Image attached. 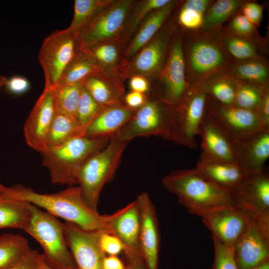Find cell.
<instances>
[{"label":"cell","mask_w":269,"mask_h":269,"mask_svg":"<svg viewBox=\"0 0 269 269\" xmlns=\"http://www.w3.org/2000/svg\"><path fill=\"white\" fill-rule=\"evenodd\" d=\"M135 111L124 102L105 107L88 126L84 135L95 137L111 136L131 120Z\"/></svg>","instance_id":"cell-26"},{"label":"cell","mask_w":269,"mask_h":269,"mask_svg":"<svg viewBox=\"0 0 269 269\" xmlns=\"http://www.w3.org/2000/svg\"><path fill=\"white\" fill-rule=\"evenodd\" d=\"M206 113L231 137L236 139L264 129L258 113L234 105H225L208 95Z\"/></svg>","instance_id":"cell-11"},{"label":"cell","mask_w":269,"mask_h":269,"mask_svg":"<svg viewBox=\"0 0 269 269\" xmlns=\"http://www.w3.org/2000/svg\"><path fill=\"white\" fill-rule=\"evenodd\" d=\"M104 108L93 98L83 85L76 116V122L81 135H84L87 128Z\"/></svg>","instance_id":"cell-38"},{"label":"cell","mask_w":269,"mask_h":269,"mask_svg":"<svg viewBox=\"0 0 269 269\" xmlns=\"http://www.w3.org/2000/svg\"><path fill=\"white\" fill-rule=\"evenodd\" d=\"M212 236L224 245L233 248L236 242L251 222L236 206H227L212 210L200 216Z\"/></svg>","instance_id":"cell-14"},{"label":"cell","mask_w":269,"mask_h":269,"mask_svg":"<svg viewBox=\"0 0 269 269\" xmlns=\"http://www.w3.org/2000/svg\"><path fill=\"white\" fill-rule=\"evenodd\" d=\"M162 79L163 90L159 98L175 107L188 90L185 77L183 51L179 37H177L171 45Z\"/></svg>","instance_id":"cell-21"},{"label":"cell","mask_w":269,"mask_h":269,"mask_svg":"<svg viewBox=\"0 0 269 269\" xmlns=\"http://www.w3.org/2000/svg\"><path fill=\"white\" fill-rule=\"evenodd\" d=\"M42 260V254L29 248L20 261L9 269H40Z\"/></svg>","instance_id":"cell-44"},{"label":"cell","mask_w":269,"mask_h":269,"mask_svg":"<svg viewBox=\"0 0 269 269\" xmlns=\"http://www.w3.org/2000/svg\"><path fill=\"white\" fill-rule=\"evenodd\" d=\"M134 0H113L100 10L80 31L78 45L89 44L121 38Z\"/></svg>","instance_id":"cell-9"},{"label":"cell","mask_w":269,"mask_h":269,"mask_svg":"<svg viewBox=\"0 0 269 269\" xmlns=\"http://www.w3.org/2000/svg\"><path fill=\"white\" fill-rule=\"evenodd\" d=\"M230 27L233 33L247 38L255 33V25L243 14L236 15L231 21Z\"/></svg>","instance_id":"cell-43"},{"label":"cell","mask_w":269,"mask_h":269,"mask_svg":"<svg viewBox=\"0 0 269 269\" xmlns=\"http://www.w3.org/2000/svg\"><path fill=\"white\" fill-rule=\"evenodd\" d=\"M31 211L30 222L24 231L40 245L45 263L53 269H77L66 242L63 223L32 204Z\"/></svg>","instance_id":"cell-6"},{"label":"cell","mask_w":269,"mask_h":269,"mask_svg":"<svg viewBox=\"0 0 269 269\" xmlns=\"http://www.w3.org/2000/svg\"><path fill=\"white\" fill-rule=\"evenodd\" d=\"M225 50L209 38L200 37L192 43L188 52V65L197 85L206 77L227 66L229 58Z\"/></svg>","instance_id":"cell-16"},{"label":"cell","mask_w":269,"mask_h":269,"mask_svg":"<svg viewBox=\"0 0 269 269\" xmlns=\"http://www.w3.org/2000/svg\"><path fill=\"white\" fill-rule=\"evenodd\" d=\"M235 82L236 90L233 105L257 112L267 86L239 80Z\"/></svg>","instance_id":"cell-35"},{"label":"cell","mask_w":269,"mask_h":269,"mask_svg":"<svg viewBox=\"0 0 269 269\" xmlns=\"http://www.w3.org/2000/svg\"><path fill=\"white\" fill-rule=\"evenodd\" d=\"M103 269H127V266L118 256L106 255L103 263Z\"/></svg>","instance_id":"cell-52"},{"label":"cell","mask_w":269,"mask_h":269,"mask_svg":"<svg viewBox=\"0 0 269 269\" xmlns=\"http://www.w3.org/2000/svg\"><path fill=\"white\" fill-rule=\"evenodd\" d=\"M257 113L265 127L269 129V92L268 88L265 90Z\"/></svg>","instance_id":"cell-49"},{"label":"cell","mask_w":269,"mask_h":269,"mask_svg":"<svg viewBox=\"0 0 269 269\" xmlns=\"http://www.w3.org/2000/svg\"><path fill=\"white\" fill-rule=\"evenodd\" d=\"M99 245L106 255L118 256L125 250L123 244L117 237L106 232H100Z\"/></svg>","instance_id":"cell-42"},{"label":"cell","mask_w":269,"mask_h":269,"mask_svg":"<svg viewBox=\"0 0 269 269\" xmlns=\"http://www.w3.org/2000/svg\"><path fill=\"white\" fill-rule=\"evenodd\" d=\"M171 31L170 27L161 29L134 55L125 61L120 72V79L124 82L134 75L147 78L155 75L162 66Z\"/></svg>","instance_id":"cell-12"},{"label":"cell","mask_w":269,"mask_h":269,"mask_svg":"<svg viewBox=\"0 0 269 269\" xmlns=\"http://www.w3.org/2000/svg\"><path fill=\"white\" fill-rule=\"evenodd\" d=\"M135 200L140 214L141 257L147 269H158L160 237L155 208L146 192L139 194Z\"/></svg>","instance_id":"cell-15"},{"label":"cell","mask_w":269,"mask_h":269,"mask_svg":"<svg viewBox=\"0 0 269 269\" xmlns=\"http://www.w3.org/2000/svg\"><path fill=\"white\" fill-rule=\"evenodd\" d=\"M139 230L140 214L136 200L114 214L107 215L106 232L121 241L125 247L123 253L126 260L141 257Z\"/></svg>","instance_id":"cell-17"},{"label":"cell","mask_w":269,"mask_h":269,"mask_svg":"<svg viewBox=\"0 0 269 269\" xmlns=\"http://www.w3.org/2000/svg\"><path fill=\"white\" fill-rule=\"evenodd\" d=\"M236 205L269 236V176L266 170L246 173L233 190Z\"/></svg>","instance_id":"cell-7"},{"label":"cell","mask_w":269,"mask_h":269,"mask_svg":"<svg viewBox=\"0 0 269 269\" xmlns=\"http://www.w3.org/2000/svg\"><path fill=\"white\" fill-rule=\"evenodd\" d=\"M241 2L237 0L216 1L204 15L202 25L206 28L218 25L236 11Z\"/></svg>","instance_id":"cell-40"},{"label":"cell","mask_w":269,"mask_h":269,"mask_svg":"<svg viewBox=\"0 0 269 269\" xmlns=\"http://www.w3.org/2000/svg\"><path fill=\"white\" fill-rule=\"evenodd\" d=\"M55 114L53 89L44 87L23 127L26 143L40 153L46 149V136Z\"/></svg>","instance_id":"cell-18"},{"label":"cell","mask_w":269,"mask_h":269,"mask_svg":"<svg viewBox=\"0 0 269 269\" xmlns=\"http://www.w3.org/2000/svg\"><path fill=\"white\" fill-rule=\"evenodd\" d=\"M253 269H269V261H267Z\"/></svg>","instance_id":"cell-54"},{"label":"cell","mask_w":269,"mask_h":269,"mask_svg":"<svg viewBox=\"0 0 269 269\" xmlns=\"http://www.w3.org/2000/svg\"><path fill=\"white\" fill-rule=\"evenodd\" d=\"M170 1V0H135L128 15L121 37L126 45L145 17L151 12L164 6Z\"/></svg>","instance_id":"cell-32"},{"label":"cell","mask_w":269,"mask_h":269,"mask_svg":"<svg viewBox=\"0 0 269 269\" xmlns=\"http://www.w3.org/2000/svg\"><path fill=\"white\" fill-rule=\"evenodd\" d=\"M7 78L2 75L0 76V88L2 86H5L7 81Z\"/></svg>","instance_id":"cell-55"},{"label":"cell","mask_w":269,"mask_h":269,"mask_svg":"<svg viewBox=\"0 0 269 269\" xmlns=\"http://www.w3.org/2000/svg\"><path fill=\"white\" fill-rule=\"evenodd\" d=\"M199 135L202 152L199 158L235 162L234 146L229 135L205 112Z\"/></svg>","instance_id":"cell-22"},{"label":"cell","mask_w":269,"mask_h":269,"mask_svg":"<svg viewBox=\"0 0 269 269\" xmlns=\"http://www.w3.org/2000/svg\"><path fill=\"white\" fill-rule=\"evenodd\" d=\"M196 173L220 186L234 190L246 173L235 162L199 158L192 169Z\"/></svg>","instance_id":"cell-25"},{"label":"cell","mask_w":269,"mask_h":269,"mask_svg":"<svg viewBox=\"0 0 269 269\" xmlns=\"http://www.w3.org/2000/svg\"><path fill=\"white\" fill-rule=\"evenodd\" d=\"M208 95L200 85L188 89L182 101L175 107V142L191 148L197 147L195 137L199 135L205 114Z\"/></svg>","instance_id":"cell-10"},{"label":"cell","mask_w":269,"mask_h":269,"mask_svg":"<svg viewBox=\"0 0 269 269\" xmlns=\"http://www.w3.org/2000/svg\"><path fill=\"white\" fill-rule=\"evenodd\" d=\"M242 11L243 15L255 26L258 25L262 18L263 8L257 3H246L243 5Z\"/></svg>","instance_id":"cell-47"},{"label":"cell","mask_w":269,"mask_h":269,"mask_svg":"<svg viewBox=\"0 0 269 269\" xmlns=\"http://www.w3.org/2000/svg\"><path fill=\"white\" fill-rule=\"evenodd\" d=\"M176 3V1L170 0L164 6L151 12L145 17L126 45L124 53L125 61L131 59L157 33L170 14Z\"/></svg>","instance_id":"cell-27"},{"label":"cell","mask_w":269,"mask_h":269,"mask_svg":"<svg viewBox=\"0 0 269 269\" xmlns=\"http://www.w3.org/2000/svg\"><path fill=\"white\" fill-rule=\"evenodd\" d=\"M83 85V81L76 84L58 85L53 89L55 112L76 121Z\"/></svg>","instance_id":"cell-31"},{"label":"cell","mask_w":269,"mask_h":269,"mask_svg":"<svg viewBox=\"0 0 269 269\" xmlns=\"http://www.w3.org/2000/svg\"><path fill=\"white\" fill-rule=\"evenodd\" d=\"M235 163L246 173L262 170L269 157V129L232 139Z\"/></svg>","instance_id":"cell-20"},{"label":"cell","mask_w":269,"mask_h":269,"mask_svg":"<svg viewBox=\"0 0 269 269\" xmlns=\"http://www.w3.org/2000/svg\"><path fill=\"white\" fill-rule=\"evenodd\" d=\"M77 36L67 28L53 31L44 40L38 54L43 68L45 88L54 89L74 57Z\"/></svg>","instance_id":"cell-8"},{"label":"cell","mask_w":269,"mask_h":269,"mask_svg":"<svg viewBox=\"0 0 269 269\" xmlns=\"http://www.w3.org/2000/svg\"><path fill=\"white\" fill-rule=\"evenodd\" d=\"M204 15L182 7L178 16L179 23L189 29H195L202 25Z\"/></svg>","instance_id":"cell-45"},{"label":"cell","mask_w":269,"mask_h":269,"mask_svg":"<svg viewBox=\"0 0 269 269\" xmlns=\"http://www.w3.org/2000/svg\"><path fill=\"white\" fill-rule=\"evenodd\" d=\"M233 72L240 81L261 86H267L269 77L267 66L257 59L244 61L233 68Z\"/></svg>","instance_id":"cell-36"},{"label":"cell","mask_w":269,"mask_h":269,"mask_svg":"<svg viewBox=\"0 0 269 269\" xmlns=\"http://www.w3.org/2000/svg\"><path fill=\"white\" fill-rule=\"evenodd\" d=\"M110 138L79 135L60 147L42 152V163L49 170L51 182L69 186L78 184V174L83 165L106 146Z\"/></svg>","instance_id":"cell-3"},{"label":"cell","mask_w":269,"mask_h":269,"mask_svg":"<svg viewBox=\"0 0 269 269\" xmlns=\"http://www.w3.org/2000/svg\"><path fill=\"white\" fill-rule=\"evenodd\" d=\"M4 189V188H3ZM32 204L0 193V229L13 228L24 231L32 216Z\"/></svg>","instance_id":"cell-28"},{"label":"cell","mask_w":269,"mask_h":269,"mask_svg":"<svg viewBox=\"0 0 269 269\" xmlns=\"http://www.w3.org/2000/svg\"><path fill=\"white\" fill-rule=\"evenodd\" d=\"M150 135L174 142L175 115V107L159 98L148 96L131 120L113 136L128 143L137 137Z\"/></svg>","instance_id":"cell-5"},{"label":"cell","mask_w":269,"mask_h":269,"mask_svg":"<svg viewBox=\"0 0 269 269\" xmlns=\"http://www.w3.org/2000/svg\"><path fill=\"white\" fill-rule=\"evenodd\" d=\"M79 135H82L76 121L55 112L46 136L45 150L60 147Z\"/></svg>","instance_id":"cell-30"},{"label":"cell","mask_w":269,"mask_h":269,"mask_svg":"<svg viewBox=\"0 0 269 269\" xmlns=\"http://www.w3.org/2000/svg\"><path fill=\"white\" fill-rule=\"evenodd\" d=\"M120 78L98 72L87 77L83 86L93 98L104 108L124 102L126 95Z\"/></svg>","instance_id":"cell-24"},{"label":"cell","mask_w":269,"mask_h":269,"mask_svg":"<svg viewBox=\"0 0 269 269\" xmlns=\"http://www.w3.org/2000/svg\"><path fill=\"white\" fill-rule=\"evenodd\" d=\"M4 186L2 187H0V193L3 190V188H4Z\"/></svg>","instance_id":"cell-57"},{"label":"cell","mask_w":269,"mask_h":269,"mask_svg":"<svg viewBox=\"0 0 269 269\" xmlns=\"http://www.w3.org/2000/svg\"><path fill=\"white\" fill-rule=\"evenodd\" d=\"M210 1L208 0H188L184 2L182 7L204 15Z\"/></svg>","instance_id":"cell-51"},{"label":"cell","mask_w":269,"mask_h":269,"mask_svg":"<svg viewBox=\"0 0 269 269\" xmlns=\"http://www.w3.org/2000/svg\"><path fill=\"white\" fill-rule=\"evenodd\" d=\"M127 142L111 136L108 144L83 165L77 176L81 195L88 206L98 211L101 192L113 178Z\"/></svg>","instance_id":"cell-4"},{"label":"cell","mask_w":269,"mask_h":269,"mask_svg":"<svg viewBox=\"0 0 269 269\" xmlns=\"http://www.w3.org/2000/svg\"><path fill=\"white\" fill-rule=\"evenodd\" d=\"M162 182L190 213L199 217L215 209L236 205L233 190L213 183L192 169L173 171Z\"/></svg>","instance_id":"cell-2"},{"label":"cell","mask_w":269,"mask_h":269,"mask_svg":"<svg viewBox=\"0 0 269 269\" xmlns=\"http://www.w3.org/2000/svg\"><path fill=\"white\" fill-rule=\"evenodd\" d=\"M113 0H75L71 23L67 28L77 37L95 14Z\"/></svg>","instance_id":"cell-34"},{"label":"cell","mask_w":269,"mask_h":269,"mask_svg":"<svg viewBox=\"0 0 269 269\" xmlns=\"http://www.w3.org/2000/svg\"><path fill=\"white\" fill-rule=\"evenodd\" d=\"M238 269H253L269 261V236L251 221L233 247Z\"/></svg>","instance_id":"cell-19"},{"label":"cell","mask_w":269,"mask_h":269,"mask_svg":"<svg viewBox=\"0 0 269 269\" xmlns=\"http://www.w3.org/2000/svg\"><path fill=\"white\" fill-rule=\"evenodd\" d=\"M214 258L211 269H238L234 257L233 248L228 247L212 236Z\"/></svg>","instance_id":"cell-41"},{"label":"cell","mask_w":269,"mask_h":269,"mask_svg":"<svg viewBox=\"0 0 269 269\" xmlns=\"http://www.w3.org/2000/svg\"><path fill=\"white\" fill-rule=\"evenodd\" d=\"M30 248L20 234L0 235V269H9L17 264Z\"/></svg>","instance_id":"cell-33"},{"label":"cell","mask_w":269,"mask_h":269,"mask_svg":"<svg viewBox=\"0 0 269 269\" xmlns=\"http://www.w3.org/2000/svg\"><path fill=\"white\" fill-rule=\"evenodd\" d=\"M130 87L132 91L146 94L149 89L147 78L141 75H134L130 78Z\"/></svg>","instance_id":"cell-50"},{"label":"cell","mask_w":269,"mask_h":269,"mask_svg":"<svg viewBox=\"0 0 269 269\" xmlns=\"http://www.w3.org/2000/svg\"><path fill=\"white\" fill-rule=\"evenodd\" d=\"M77 45L91 57L99 72L120 78L126 47L121 38Z\"/></svg>","instance_id":"cell-23"},{"label":"cell","mask_w":269,"mask_h":269,"mask_svg":"<svg viewBox=\"0 0 269 269\" xmlns=\"http://www.w3.org/2000/svg\"><path fill=\"white\" fill-rule=\"evenodd\" d=\"M127 269H147L141 257L128 260Z\"/></svg>","instance_id":"cell-53"},{"label":"cell","mask_w":269,"mask_h":269,"mask_svg":"<svg viewBox=\"0 0 269 269\" xmlns=\"http://www.w3.org/2000/svg\"><path fill=\"white\" fill-rule=\"evenodd\" d=\"M30 86L27 79L19 76H15L7 79L5 85L9 92L15 95L25 93L28 90Z\"/></svg>","instance_id":"cell-46"},{"label":"cell","mask_w":269,"mask_h":269,"mask_svg":"<svg viewBox=\"0 0 269 269\" xmlns=\"http://www.w3.org/2000/svg\"><path fill=\"white\" fill-rule=\"evenodd\" d=\"M207 95L215 101L225 105H233L236 85L235 80L217 78L199 85Z\"/></svg>","instance_id":"cell-39"},{"label":"cell","mask_w":269,"mask_h":269,"mask_svg":"<svg viewBox=\"0 0 269 269\" xmlns=\"http://www.w3.org/2000/svg\"><path fill=\"white\" fill-rule=\"evenodd\" d=\"M3 186H3L2 184H1V183H0V187H3Z\"/></svg>","instance_id":"cell-58"},{"label":"cell","mask_w":269,"mask_h":269,"mask_svg":"<svg viewBox=\"0 0 269 269\" xmlns=\"http://www.w3.org/2000/svg\"><path fill=\"white\" fill-rule=\"evenodd\" d=\"M222 41L227 52L238 60L244 61L257 58L256 47L248 38L229 33L222 36Z\"/></svg>","instance_id":"cell-37"},{"label":"cell","mask_w":269,"mask_h":269,"mask_svg":"<svg viewBox=\"0 0 269 269\" xmlns=\"http://www.w3.org/2000/svg\"><path fill=\"white\" fill-rule=\"evenodd\" d=\"M148 97L147 94L131 91L126 94L124 102L129 108L136 110L145 103Z\"/></svg>","instance_id":"cell-48"},{"label":"cell","mask_w":269,"mask_h":269,"mask_svg":"<svg viewBox=\"0 0 269 269\" xmlns=\"http://www.w3.org/2000/svg\"><path fill=\"white\" fill-rule=\"evenodd\" d=\"M98 72L91 57L77 45L75 54L63 72L57 85L80 83Z\"/></svg>","instance_id":"cell-29"},{"label":"cell","mask_w":269,"mask_h":269,"mask_svg":"<svg viewBox=\"0 0 269 269\" xmlns=\"http://www.w3.org/2000/svg\"><path fill=\"white\" fill-rule=\"evenodd\" d=\"M3 192L9 197L45 209L87 231L106 232L107 215L90 208L81 195L79 186H69L53 194H41L29 187L17 184L4 187Z\"/></svg>","instance_id":"cell-1"},{"label":"cell","mask_w":269,"mask_h":269,"mask_svg":"<svg viewBox=\"0 0 269 269\" xmlns=\"http://www.w3.org/2000/svg\"><path fill=\"white\" fill-rule=\"evenodd\" d=\"M64 235L77 269H103L106 255L99 245L101 231H87L75 225L63 223Z\"/></svg>","instance_id":"cell-13"},{"label":"cell","mask_w":269,"mask_h":269,"mask_svg":"<svg viewBox=\"0 0 269 269\" xmlns=\"http://www.w3.org/2000/svg\"><path fill=\"white\" fill-rule=\"evenodd\" d=\"M42 258H43V256H42ZM40 269H53L50 267L45 263L43 258Z\"/></svg>","instance_id":"cell-56"}]
</instances>
